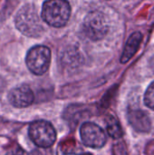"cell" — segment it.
I'll use <instances>...</instances> for the list:
<instances>
[{"instance_id":"cell-2","label":"cell","mask_w":154,"mask_h":155,"mask_svg":"<svg viewBox=\"0 0 154 155\" xmlns=\"http://www.w3.org/2000/svg\"><path fill=\"white\" fill-rule=\"evenodd\" d=\"M71 15V6L64 0H50L44 3L42 7L43 20L53 27L64 26Z\"/></svg>"},{"instance_id":"cell-8","label":"cell","mask_w":154,"mask_h":155,"mask_svg":"<svg viewBox=\"0 0 154 155\" xmlns=\"http://www.w3.org/2000/svg\"><path fill=\"white\" fill-rule=\"evenodd\" d=\"M128 121L134 130L141 133H147L152 128L151 120L148 114L140 109H133L128 112Z\"/></svg>"},{"instance_id":"cell-9","label":"cell","mask_w":154,"mask_h":155,"mask_svg":"<svg viewBox=\"0 0 154 155\" xmlns=\"http://www.w3.org/2000/svg\"><path fill=\"white\" fill-rule=\"evenodd\" d=\"M142 41H143V35L140 32H135L129 37L121 57V62L123 64L129 62L131 58L133 57V55L137 53Z\"/></svg>"},{"instance_id":"cell-6","label":"cell","mask_w":154,"mask_h":155,"mask_svg":"<svg viewBox=\"0 0 154 155\" xmlns=\"http://www.w3.org/2000/svg\"><path fill=\"white\" fill-rule=\"evenodd\" d=\"M80 135L84 144L91 148H102L107 141L103 130L93 123H84L81 126Z\"/></svg>"},{"instance_id":"cell-11","label":"cell","mask_w":154,"mask_h":155,"mask_svg":"<svg viewBox=\"0 0 154 155\" xmlns=\"http://www.w3.org/2000/svg\"><path fill=\"white\" fill-rule=\"evenodd\" d=\"M144 103L146 106H148L150 109L154 110V82L149 85L146 90L144 95Z\"/></svg>"},{"instance_id":"cell-13","label":"cell","mask_w":154,"mask_h":155,"mask_svg":"<svg viewBox=\"0 0 154 155\" xmlns=\"http://www.w3.org/2000/svg\"><path fill=\"white\" fill-rule=\"evenodd\" d=\"M5 155H29L25 151H24L23 149H21V148H18V147H16V148H14V149H12L11 151H9Z\"/></svg>"},{"instance_id":"cell-12","label":"cell","mask_w":154,"mask_h":155,"mask_svg":"<svg viewBox=\"0 0 154 155\" xmlns=\"http://www.w3.org/2000/svg\"><path fill=\"white\" fill-rule=\"evenodd\" d=\"M113 155H128L126 149L123 143H116L113 146Z\"/></svg>"},{"instance_id":"cell-3","label":"cell","mask_w":154,"mask_h":155,"mask_svg":"<svg viewBox=\"0 0 154 155\" xmlns=\"http://www.w3.org/2000/svg\"><path fill=\"white\" fill-rule=\"evenodd\" d=\"M28 134L32 142L41 148L51 147L56 140V133L54 126L45 121H35L28 129Z\"/></svg>"},{"instance_id":"cell-1","label":"cell","mask_w":154,"mask_h":155,"mask_svg":"<svg viewBox=\"0 0 154 155\" xmlns=\"http://www.w3.org/2000/svg\"><path fill=\"white\" fill-rule=\"evenodd\" d=\"M15 26L24 35L36 37L43 34L44 26L34 5L27 4L22 6L15 16Z\"/></svg>"},{"instance_id":"cell-4","label":"cell","mask_w":154,"mask_h":155,"mask_svg":"<svg viewBox=\"0 0 154 155\" xmlns=\"http://www.w3.org/2000/svg\"><path fill=\"white\" fill-rule=\"evenodd\" d=\"M28 69L36 75L44 74L49 68L51 63V51L44 45L32 47L25 58Z\"/></svg>"},{"instance_id":"cell-10","label":"cell","mask_w":154,"mask_h":155,"mask_svg":"<svg viewBox=\"0 0 154 155\" xmlns=\"http://www.w3.org/2000/svg\"><path fill=\"white\" fill-rule=\"evenodd\" d=\"M106 123V129L111 137L113 139H120L123 136V130L122 127L115 117L113 115H108L105 119Z\"/></svg>"},{"instance_id":"cell-7","label":"cell","mask_w":154,"mask_h":155,"mask_svg":"<svg viewBox=\"0 0 154 155\" xmlns=\"http://www.w3.org/2000/svg\"><path fill=\"white\" fill-rule=\"evenodd\" d=\"M34 95L33 91L27 85H21L14 88L8 94L10 104L17 108H25L31 105L34 102Z\"/></svg>"},{"instance_id":"cell-5","label":"cell","mask_w":154,"mask_h":155,"mask_svg":"<svg viewBox=\"0 0 154 155\" xmlns=\"http://www.w3.org/2000/svg\"><path fill=\"white\" fill-rule=\"evenodd\" d=\"M84 32L88 38L97 41L105 36L108 32V23L103 13L99 11L90 12L84 18Z\"/></svg>"}]
</instances>
